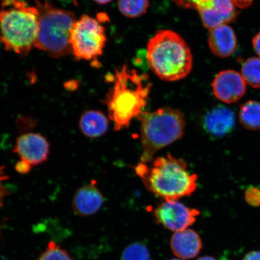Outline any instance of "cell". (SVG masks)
Instances as JSON below:
<instances>
[{"instance_id": "ffe728a7", "label": "cell", "mask_w": 260, "mask_h": 260, "mask_svg": "<svg viewBox=\"0 0 260 260\" xmlns=\"http://www.w3.org/2000/svg\"><path fill=\"white\" fill-rule=\"evenodd\" d=\"M121 260H150V253L144 244L133 243L123 250Z\"/></svg>"}, {"instance_id": "ac0fdd59", "label": "cell", "mask_w": 260, "mask_h": 260, "mask_svg": "<svg viewBox=\"0 0 260 260\" xmlns=\"http://www.w3.org/2000/svg\"><path fill=\"white\" fill-rule=\"evenodd\" d=\"M119 11L126 17L138 18L145 14L149 7V0H118Z\"/></svg>"}, {"instance_id": "d4e9b609", "label": "cell", "mask_w": 260, "mask_h": 260, "mask_svg": "<svg viewBox=\"0 0 260 260\" xmlns=\"http://www.w3.org/2000/svg\"><path fill=\"white\" fill-rule=\"evenodd\" d=\"M233 1L237 7L245 9L252 4L253 0H233Z\"/></svg>"}, {"instance_id": "4316f807", "label": "cell", "mask_w": 260, "mask_h": 260, "mask_svg": "<svg viewBox=\"0 0 260 260\" xmlns=\"http://www.w3.org/2000/svg\"><path fill=\"white\" fill-rule=\"evenodd\" d=\"M243 260H260V251H253L247 253Z\"/></svg>"}, {"instance_id": "484cf974", "label": "cell", "mask_w": 260, "mask_h": 260, "mask_svg": "<svg viewBox=\"0 0 260 260\" xmlns=\"http://www.w3.org/2000/svg\"><path fill=\"white\" fill-rule=\"evenodd\" d=\"M252 45L256 53L260 57V31L253 38Z\"/></svg>"}, {"instance_id": "f546056e", "label": "cell", "mask_w": 260, "mask_h": 260, "mask_svg": "<svg viewBox=\"0 0 260 260\" xmlns=\"http://www.w3.org/2000/svg\"><path fill=\"white\" fill-rule=\"evenodd\" d=\"M197 260H217L213 256H201V257L198 258Z\"/></svg>"}, {"instance_id": "f1b7e54d", "label": "cell", "mask_w": 260, "mask_h": 260, "mask_svg": "<svg viewBox=\"0 0 260 260\" xmlns=\"http://www.w3.org/2000/svg\"><path fill=\"white\" fill-rule=\"evenodd\" d=\"M93 1L97 3L98 4L106 5L108 4L110 2H112V0H93Z\"/></svg>"}, {"instance_id": "7c38bea8", "label": "cell", "mask_w": 260, "mask_h": 260, "mask_svg": "<svg viewBox=\"0 0 260 260\" xmlns=\"http://www.w3.org/2000/svg\"><path fill=\"white\" fill-rule=\"evenodd\" d=\"M236 116L232 109L225 106L214 107L203 118V128L208 135L221 138L230 134L235 128Z\"/></svg>"}, {"instance_id": "5b68a950", "label": "cell", "mask_w": 260, "mask_h": 260, "mask_svg": "<svg viewBox=\"0 0 260 260\" xmlns=\"http://www.w3.org/2000/svg\"><path fill=\"white\" fill-rule=\"evenodd\" d=\"M138 119L141 123V162L145 164L153 160L160 149L181 138L186 126L183 114L171 107L143 112Z\"/></svg>"}, {"instance_id": "603a6c76", "label": "cell", "mask_w": 260, "mask_h": 260, "mask_svg": "<svg viewBox=\"0 0 260 260\" xmlns=\"http://www.w3.org/2000/svg\"><path fill=\"white\" fill-rule=\"evenodd\" d=\"M172 1L179 7L182 8L197 9L198 6L206 0H172Z\"/></svg>"}, {"instance_id": "44dd1931", "label": "cell", "mask_w": 260, "mask_h": 260, "mask_svg": "<svg viewBox=\"0 0 260 260\" xmlns=\"http://www.w3.org/2000/svg\"><path fill=\"white\" fill-rule=\"evenodd\" d=\"M37 260H73L66 250L56 243L50 242L46 249L42 252Z\"/></svg>"}, {"instance_id": "3957f363", "label": "cell", "mask_w": 260, "mask_h": 260, "mask_svg": "<svg viewBox=\"0 0 260 260\" xmlns=\"http://www.w3.org/2000/svg\"><path fill=\"white\" fill-rule=\"evenodd\" d=\"M146 58L152 72L165 81L183 79L192 69L193 56L186 41L170 30L158 31L149 40Z\"/></svg>"}, {"instance_id": "7402d4cb", "label": "cell", "mask_w": 260, "mask_h": 260, "mask_svg": "<svg viewBox=\"0 0 260 260\" xmlns=\"http://www.w3.org/2000/svg\"><path fill=\"white\" fill-rule=\"evenodd\" d=\"M245 200L250 206L254 207L260 206V188L250 186L245 191Z\"/></svg>"}, {"instance_id": "6da1fadb", "label": "cell", "mask_w": 260, "mask_h": 260, "mask_svg": "<svg viewBox=\"0 0 260 260\" xmlns=\"http://www.w3.org/2000/svg\"><path fill=\"white\" fill-rule=\"evenodd\" d=\"M113 85L105 102L115 131L128 128L141 115L147 104L152 84L146 74L123 65L112 76Z\"/></svg>"}, {"instance_id": "1f68e13d", "label": "cell", "mask_w": 260, "mask_h": 260, "mask_svg": "<svg viewBox=\"0 0 260 260\" xmlns=\"http://www.w3.org/2000/svg\"><path fill=\"white\" fill-rule=\"evenodd\" d=\"M170 260H184V259L179 258H172Z\"/></svg>"}, {"instance_id": "83f0119b", "label": "cell", "mask_w": 260, "mask_h": 260, "mask_svg": "<svg viewBox=\"0 0 260 260\" xmlns=\"http://www.w3.org/2000/svg\"><path fill=\"white\" fill-rule=\"evenodd\" d=\"M77 82V81H68V82L65 84V87H66L68 90H76L78 87Z\"/></svg>"}, {"instance_id": "2e32d148", "label": "cell", "mask_w": 260, "mask_h": 260, "mask_svg": "<svg viewBox=\"0 0 260 260\" xmlns=\"http://www.w3.org/2000/svg\"><path fill=\"white\" fill-rule=\"evenodd\" d=\"M80 128L84 135L89 138H98L105 135L109 127V120L99 110H89L81 116Z\"/></svg>"}, {"instance_id": "8fae6325", "label": "cell", "mask_w": 260, "mask_h": 260, "mask_svg": "<svg viewBox=\"0 0 260 260\" xmlns=\"http://www.w3.org/2000/svg\"><path fill=\"white\" fill-rule=\"evenodd\" d=\"M246 83L242 74L233 70L221 71L212 83L214 95L222 102L232 104L238 102L245 95Z\"/></svg>"}, {"instance_id": "7a4b0ae2", "label": "cell", "mask_w": 260, "mask_h": 260, "mask_svg": "<svg viewBox=\"0 0 260 260\" xmlns=\"http://www.w3.org/2000/svg\"><path fill=\"white\" fill-rule=\"evenodd\" d=\"M150 166L140 162L135 172L148 191L165 200L190 196L197 188L198 175L184 160L168 154L154 158Z\"/></svg>"}, {"instance_id": "52a82bcc", "label": "cell", "mask_w": 260, "mask_h": 260, "mask_svg": "<svg viewBox=\"0 0 260 260\" xmlns=\"http://www.w3.org/2000/svg\"><path fill=\"white\" fill-rule=\"evenodd\" d=\"M106 42L105 28L96 19L84 15L75 22L70 44L78 60H90L102 56Z\"/></svg>"}, {"instance_id": "277c9868", "label": "cell", "mask_w": 260, "mask_h": 260, "mask_svg": "<svg viewBox=\"0 0 260 260\" xmlns=\"http://www.w3.org/2000/svg\"><path fill=\"white\" fill-rule=\"evenodd\" d=\"M39 11L24 0H2L0 42L5 50L26 56L37 38Z\"/></svg>"}, {"instance_id": "d6986e66", "label": "cell", "mask_w": 260, "mask_h": 260, "mask_svg": "<svg viewBox=\"0 0 260 260\" xmlns=\"http://www.w3.org/2000/svg\"><path fill=\"white\" fill-rule=\"evenodd\" d=\"M242 76L245 82L254 88H260V58L252 57L242 65Z\"/></svg>"}, {"instance_id": "ba28073f", "label": "cell", "mask_w": 260, "mask_h": 260, "mask_svg": "<svg viewBox=\"0 0 260 260\" xmlns=\"http://www.w3.org/2000/svg\"><path fill=\"white\" fill-rule=\"evenodd\" d=\"M154 214L158 224L176 233L193 225L200 211L185 206L178 200H165L155 208Z\"/></svg>"}, {"instance_id": "30bf717a", "label": "cell", "mask_w": 260, "mask_h": 260, "mask_svg": "<svg viewBox=\"0 0 260 260\" xmlns=\"http://www.w3.org/2000/svg\"><path fill=\"white\" fill-rule=\"evenodd\" d=\"M14 151L21 161L32 168L47 160L50 145L44 136L37 133H27L16 140Z\"/></svg>"}, {"instance_id": "9c48e42d", "label": "cell", "mask_w": 260, "mask_h": 260, "mask_svg": "<svg viewBox=\"0 0 260 260\" xmlns=\"http://www.w3.org/2000/svg\"><path fill=\"white\" fill-rule=\"evenodd\" d=\"M235 6L233 0H206L197 9L204 27L210 30L235 20Z\"/></svg>"}, {"instance_id": "8992f818", "label": "cell", "mask_w": 260, "mask_h": 260, "mask_svg": "<svg viewBox=\"0 0 260 260\" xmlns=\"http://www.w3.org/2000/svg\"><path fill=\"white\" fill-rule=\"evenodd\" d=\"M39 11L38 28L34 47L58 58L72 53L71 30L76 16L73 12L57 8L45 0H35Z\"/></svg>"}, {"instance_id": "e0dca14e", "label": "cell", "mask_w": 260, "mask_h": 260, "mask_svg": "<svg viewBox=\"0 0 260 260\" xmlns=\"http://www.w3.org/2000/svg\"><path fill=\"white\" fill-rule=\"evenodd\" d=\"M239 120L246 129H260V103L255 101H249L243 104L240 107Z\"/></svg>"}, {"instance_id": "4dcf8cb0", "label": "cell", "mask_w": 260, "mask_h": 260, "mask_svg": "<svg viewBox=\"0 0 260 260\" xmlns=\"http://www.w3.org/2000/svg\"><path fill=\"white\" fill-rule=\"evenodd\" d=\"M3 169L0 168V181L6 180V177L5 175L4 172L3 171Z\"/></svg>"}, {"instance_id": "cb8c5ba5", "label": "cell", "mask_w": 260, "mask_h": 260, "mask_svg": "<svg viewBox=\"0 0 260 260\" xmlns=\"http://www.w3.org/2000/svg\"><path fill=\"white\" fill-rule=\"evenodd\" d=\"M15 168L19 174H27L32 168L26 162L20 160L16 165Z\"/></svg>"}, {"instance_id": "5bb4252c", "label": "cell", "mask_w": 260, "mask_h": 260, "mask_svg": "<svg viewBox=\"0 0 260 260\" xmlns=\"http://www.w3.org/2000/svg\"><path fill=\"white\" fill-rule=\"evenodd\" d=\"M170 246L177 258L187 259L196 257L203 248L202 240L195 231L186 229L174 233Z\"/></svg>"}, {"instance_id": "4fadbf2b", "label": "cell", "mask_w": 260, "mask_h": 260, "mask_svg": "<svg viewBox=\"0 0 260 260\" xmlns=\"http://www.w3.org/2000/svg\"><path fill=\"white\" fill-rule=\"evenodd\" d=\"M103 203V194L97 187L95 182L92 181L79 188L74 194L73 209L77 215L90 216L98 212Z\"/></svg>"}, {"instance_id": "9a60e30c", "label": "cell", "mask_w": 260, "mask_h": 260, "mask_svg": "<svg viewBox=\"0 0 260 260\" xmlns=\"http://www.w3.org/2000/svg\"><path fill=\"white\" fill-rule=\"evenodd\" d=\"M209 45L212 53L220 58L232 55L237 47V38L230 26L224 24L210 30Z\"/></svg>"}]
</instances>
